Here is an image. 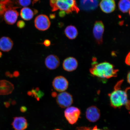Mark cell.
I'll list each match as a JSON object with an SVG mask.
<instances>
[{
    "label": "cell",
    "instance_id": "cell-7",
    "mask_svg": "<svg viewBox=\"0 0 130 130\" xmlns=\"http://www.w3.org/2000/svg\"><path fill=\"white\" fill-rule=\"evenodd\" d=\"M104 26L101 21H97L94 24L93 33L96 41L99 44L103 43V34Z\"/></svg>",
    "mask_w": 130,
    "mask_h": 130
},
{
    "label": "cell",
    "instance_id": "cell-9",
    "mask_svg": "<svg viewBox=\"0 0 130 130\" xmlns=\"http://www.w3.org/2000/svg\"><path fill=\"white\" fill-rule=\"evenodd\" d=\"M16 7L6 9L4 13V19L6 23L12 25L16 22L19 13L15 9Z\"/></svg>",
    "mask_w": 130,
    "mask_h": 130
},
{
    "label": "cell",
    "instance_id": "cell-10",
    "mask_svg": "<svg viewBox=\"0 0 130 130\" xmlns=\"http://www.w3.org/2000/svg\"><path fill=\"white\" fill-rule=\"evenodd\" d=\"M86 118L89 121L95 122L98 121L100 118V111L97 107L92 106L86 110Z\"/></svg>",
    "mask_w": 130,
    "mask_h": 130
},
{
    "label": "cell",
    "instance_id": "cell-31",
    "mask_svg": "<svg viewBox=\"0 0 130 130\" xmlns=\"http://www.w3.org/2000/svg\"><path fill=\"white\" fill-rule=\"evenodd\" d=\"M52 95L53 97H55L57 96V94L56 92H53L52 93Z\"/></svg>",
    "mask_w": 130,
    "mask_h": 130
},
{
    "label": "cell",
    "instance_id": "cell-33",
    "mask_svg": "<svg viewBox=\"0 0 130 130\" xmlns=\"http://www.w3.org/2000/svg\"><path fill=\"white\" fill-rule=\"evenodd\" d=\"M34 14H37V13H38V11H37V10L35 9L34 10Z\"/></svg>",
    "mask_w": 130,
    "mask_h": 130
},
{
    "label": "cell",
    "instance_id": "cell-4",
    "mask_svg": "<svg viewBox=\"0 0 130 130\" xmlns=\"http://www.w3.org/2000/svg\"><path fill=\"white\" fill-rule=\"evenodd\" d=\"M81 111L75 107L70 106L67 108L64 111V116L69 124L73 125L77 122L80 118Z\"/></svg>",
    "mask_w": 130,
    "mask_h": 130
},
{
    "label": "cell",
    "instance_id": "cell-25",
    "mask_svg": "<svg viewBox=\"0 0 130 130\" xmlns=\"http://www.w3.org/2000/svg\"><path fill=\"white\" fill-rule=\"evenodd\" d=\"M43 44L45 46L48 47L50 46L51 45V42L50 40H46L44 41L43 42Z\"/></svg>",
    "mask_w": 130,
    "mask_h": 130
},
{
    "label": "cell",
    "instance_id": "cell-18",
    "mask_svg": "<svg viewBox=\"0 0 130 130\" xmlns=\"http://www.w3.org/2000/svg\"><path fill=\"white\" fill-rule=\"evenodd\" d=\"M65 35L70 39H74L77 37L78 32L76 27L73 25L68 26L64 30Z\"/></svg>",
    "mask_w": 130,
    "mask_h": 130
},
{
    "label": "cell",
    "instance_id": "cell-37",
    "mask_svg": "<svg viewBox=\"0 0 130 130\" xmlns=\"http://www.w3.org/2000/svg\"><path fill=\"white\" fill-rule=\"evenodd\" d=\"M76 130H77V129H76Z\"/></svg>",
    "mask_w": 130,
    "mask_h": 130
},
{
    "label": "cell",
    "instance_id": "cell-12",
    "mask_svg": "<svg viewBox=\"0 0 130 130\" xmlns=\"http://www.w3.org/2000/svg\"><path fill=\"white\" fill-rule=\"evenodd\" d=\"M62 66L65 71L72 72L77 69L78 66V61L75 58L69 57L64 60Z\"/></svg>",
    "mask_w": 130,
    "mask_h": 130
},
{
    "label": "cell",
    "instance_id": "cell-5",
    "mask_svg": "<svg viewBox=\"0 0 130 130\" xmlns=\"http://www.w3.org/2000/svg\"><path fill=\"white\" fill-rule=\"evenodd\" d=\"M57 104L61 108H67L72 105L73 99L72 95L66 92H61L57 96Z\"/></svg>",
    "mask_w": 130,
    "mask_h": 130
},
{
    "label": "cell",
    "instance_id": "cell-2",
    "mask_svg": "<svg viewBox=\"0 0 130 130\" xmlns=\"http://www.w3.org/2000/svg\"><path fill=\"white\" fill-rule=\"evenodd\" d=\"M122 82V80L118 82L115 86L114 90L108 94L110 105L114 108H121L129 101L128 100L127 91L130 88H128L125 90H122L120 87Z\"/></svg>",
    "mask_w": 130,
    "mask_h": 130
},
{
    "label": "cell",
    "instance_id": "cell-21",
    "mask_svg": "<svg viewBox=\"0 0 130 130\" xmlns=\"http://www.w3.org/2000/svg\"><path fill=\"white\" fill-rule=\"evenodd\" d=\"M31 0H18L19 5L23 7H26L29 5L31 2Z\"/></svg>",
    "mask_w": 130,
    "mask_h": 130
},
{
    "label": "cell",
    "instance_id": "cell-30",
    "mask_svg": "<svg viewBox=\"0 0 130 130\" xmlns=\"http://www.w3.org/2000/svg\"><path fill=\"white\" fill-rule=\"evenodd\" d=\"M19 73L18 71H15V72H14L13 74L14 76H15V77H17L18 76H19Z\"/></svg>",
    "mask_w": 130,
    "mask_h": 130
},
{
    "label": "cell",
    "instance_id": "cell-32",
    "mask_svg": "<svg viewBox=\"0 0 130 130\" xmlns=\"http://www.w3.org/2000/svg\"><path fill=\"white\" fill-rule=\"evenodd\" d=\"M39 1V0H33V1L32 2V5H33L34 4L38 2Z\"/></svg>",
    "mask_w": 130,
    "mask_h": 130
},
{
    "label": "cell",
    "instance_id": "cell-27",
    "mask_svg": "<svg viewBox=\"0 0 130 130\" xmlns=\"http://www.w3.org/2000/svg\"><path fill=\"white\" fill-rule=\"evenodd\" d=\"M127 79L128 83L130 84V71L128 73L127 77Z\"/></svg>",
    "mask_w": 130,
    "mask_h": 130
},
{
    "label": "cell",
    "instance_id": "cell-1",
    "mask_svg": "<svg viewBox=\"0 0 130 130\" xmlns=\"http://www.w3.org/2000/svg\"><path fill=\"white\" fill-rule=\"evenodd\" d=\"M118 69H115L112 64L107 62L98 63L94 58L92 68L89 71L92 75L104 79H109L117 76Z\"/></svg>",
    "mask_w": 130,
    "mask_h": 130
},
{
    "label": "cell",
    "instance_id": "cell-19",
    "mask_svg": "<svg viewBox=\"0 0 130 130\" xmlns=\"http://www.w3.org/2000/svg\"><path fill=\"white\" fill-rule=\"evenodd\" d=\"M34 12L30 8L27 7L23 8L20 12L21 18L26 21L31 19L34 16Z\"/></svg>",
    "mask_w": 130,
    "mask_h": 130
},
{
    "label": "cell",
    "instance_id": "cell-22",
    "mask_svg": "<svg viewBox=\"0 0 130 130\" xmlns=\"http://www.w3.org/2000/svg\"><path fill=\"white\" fill-rule=\"evenodd\" d=\"M77 129L78 130H102L98 129L97 126H95L93 128L87 127L85 126H82L77 127Z\"/></svg>",
    "mask_w": 130,
    "mask_h": 130
},
{
    "label": "cell",
    "instance_id": "cell-34",
    "mask_svg": "<svg viewBox=\"0 0 130 130\" xmlns=\"http://www.w3.org/2000/svg\"><path fill=\"white\" fill-rule=\"evenodd\" d=\"M2 53L1 52H0V58L2 56Z\"/></svg>",
    "mask_w": 130,
    "mask_h": 130
},
{
    "label": "cell",
    "instance_id": "cell-28",
    "mask_svg": "<svg viewBox=\"0 0 130 130\" xmlns=\"http://www.w3.org/2000/svg\"><path fill=\"white\" fill-rule=\"evenodd\" d=\"M27 108L24 106L22 107L21 108V110L22 112H24L26 111Z\"/></svg>",
    "mask_w": 130,
    "mask_h": 130
},
{
    "label": "cell",
    "instance_id": "cell-14",
    "mask_svg": "<svg viewBox=\"0 0 130 130\" xmlns=\"http://www.w3.org/2000/svg\"><path fill=\"white\" fill-rule=\"evenodd\" d=\"M28 125L27 120L22 117L14 118L12 123L13 127L15 130H25Z\"/></svg>",
    "mask_w": 130,
    "mask_h": 130
},
{
    "label": "cell",
    "instance_id": "cell-16",
    "mask_svg": "<svg viewBox=\"0 0 130 130\" xmlns=\"http://www.w3.org/2000/svg\"><path fill=\"white\" fill-rule=\"evenodd\" d=\"M14 86L10 82L6 80L0 81V95H7L12 93Z\"/></svg>",
    "mask_w": 130,
    "mask_h": 130
},
{
    "label": "cell",
    "instance_id": "cell-20",
    "mask_svg": "<svg viewBox=\"0 0 130 130\" xmlns=\"http://www.w3.org/2000/svg\"><path fill=\"white\" fill-rule=\"evenodd\" d=\"M118 6L119 9L122 12H128L130 9V0H120Z\"/></svg>",
    "mask_w": 130,
    "mask_h": 130
},
{
    "label": "cell",
    "instance_id": "cell-8",
    "mask_svg": "<svg viewBox=\"0 0 130 130\" xmlns=\"http://www.w3.org/2000/svg\"><path fill=\"white\" fill-rule=\"evenodd\" d=\"M35 24V27L38 30L45 31L49 28L51 23L47 16L44 14H40L36 18Z\"/></svg>",
    "mask_w": 130,
    "mask_h": 130
},
{
    "label": "cell",
    "instance_id": "cell-24",
    "mask_svg": "<svg viewBox=\"0 0 130 130\" xmlns=\"http://www.w3.org/2000/svg\"><path fill=\"white\" fill-rule=\"evenodd\" d=\"M125 62L127 65L130 66V52L126 57Z\"/></svg>",
    "mask_w": 130,
    "mask_h": 130
},
{
    "label": "cell",
    "instance_id": "cell-13",
    "mask_svg": "<svg viewBox=\"0 0 130 130\" xmlns=\"http://www.w3.org/2000/svg\"><path fill=\"white\" fill-rule=\"evenodd\" d=\"M98 4V0H80V7L84 11L93 10L97 8Z\"/></svg>",
    "mask_w": 130,
    "mask_h": 130
},
{
    "label": "cell",
    "instance_id": "cell-17",
    "mask_svg": "<svg viewBox=\"0 0 130 130\" xmlns=\"http://www.w3.org/2000/svg\"><path fill=\"white\" fill-rule=\"evenodd\" d=\"M13 43L9 37H3L0 39V50L5 52H9L12 49Z\"/></svg>",
    "mask_w": 130,
    "mask_h": 130
},
{
    "label": "cell",
    "instance_id": "cell-3",
    "mask_svg": "<svg viewBox=\"0 0 130 130\" xmlns=\"http://www.w3.org/2000/svg\"><path fill=\"white\" fill-rule=\"evenodd\" d=\"M50 4L53 12L59 9L69 14L73 12L78 13L79 11L76 0H50Z\"/></svg>",
    "mask_w": 130,
    "mask_h": 130
},
{
    "label": "cell",
    "instance_id": "cell-36",
    "mask_svg": "<svg viewBox=\"0 0 130 130\" xmlns=\"http://www.w3.org/2000/svg\"><path fill=\"white\" fill-rule=\"evenodd\" d=\"M129 15L130 16V10L129 11Z\"/></svg>",
    "mask_w": 130,
    "mask_h": 130
},
{
    "label": "cell",
    "instance_id": "cell-26",
    "mask_svg": "<svg viewBox=\"0 0 130 130\" xmlns=\"http://www.w3.org/2000/svg\"><path fill=\"white\" fill-rule=\"evenodd\" d=\"M66 13L64 11H61L59 13V15L60 17H64L66 15Z\"/></svg>",
    "mask_w": 130,
    "mask_h": 130
},
{
    "label": "cell",
    "instance_id": "cell-35",
    "mask_svg": "<svg viewBox=\"0 0 130 130\" xmlns=\"http://www.w3.org/2000/svg\"><path fill=\"white\" fill-rule=\"evenodd\" d=\"M53 130H62L60 129H54Z\"/></svg>",
    "mask_w": 130,
    "mask_h": 130
},
{
    "label": "cell",
    "instance_id": "cell-11",
    "mask_svg": "<svg viewBox=\"0 0 130 130\" xmlns=\"http://www.w3.org/2000/svg\"><path fill=\"white\" fill-rule=\"evenodd\" d=\"M45 63L46 68L50 70H54L59 66L60 61L57 56L54 55H49L45 58Z\"/></svg>",
    "mask_w": 130,
    "mask_h": 130
},
{
    "label": "cell",
    "instance_id": "cell-29",
    "mask_svg": "<svg viewBox=\"0 0 130 130\" xmlns=\"http://www.w3.org/2000/svg\"><path fill=\"white\" fill-rule=\"evenodd\" d=\"M50 18L51 19H54L56 18V15L55 14H50Z\"/></svg>",
    "mask_w": 130,
    "mask_h": 130
},
{
    "label": "cell",
    "instance_id": "cell-6",
    "mask_svg": "<svg viewBox=\"0 0 130 130\" xmlns=\"http://www.w3.org/2000/svg\"><path fill=\"white\" fill-rule=\"evenodd\" d=\"M53 88L57 91L64 92L68 88L69 83L66 78L63 76H57L54 79L52 82Z\"/></svg>",
    "mask_w": 130,
    "mask_h": 130
},
{
    "label": "cell",
    "instance_id": "cell-15",
    "mask_svg": "<svg viewBox=\"0 0 130 130\" xmlns=\"http://www.w3.org/2000/svg\"><path fill=\"white\" fill-rule=\"evenodd\" d=\"M100 5L102 10L106 13L113 12L116 8V5L113 0H102Z\"/></svg>",
    "mask_w": 130,
    "mask_h": 130
},
{
    "label": "cell",
    "instance_id": "cell-23",
    "mask_svg": "<svg viewBox=\"0 0 130 130\" xmlns=\"http://www.w3.org/2000/svg\"><path fill=\"white\" fill-rule=\"evenodd\" d=\"M17 25L19 28L22 29L25 27V23L23 21L20 20L18 22Z\"/></svg>",
    "mask_w": 130,
    "mask_h": 130
}]
</instances>
